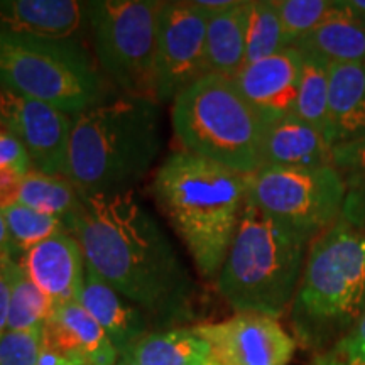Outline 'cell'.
<instances>
[{"instance_id":"obj_1","label":"cell","mask_w":365,"mask_h":365,"mask_svg":"<svg viewBox=\"0 0 365 365\" xmlns=\"http://www.w3.org/2000/svg\"><path fill=\"white\" fill-rule=\"evenodd\" d=\"M86 267L139 307L156 330L195 319L196 284L161 223L134 193L81 196L66 222Z\"/></svg>"},{"instance_id":"obj_2","label":"cell","mask_w":365,"mask_h":365,"mask_svg":"<svg viewBox=\"0 0 365 365\" xmlns=\"http://www.w3.org/2000/svg\"><path fill=\"white\" fill-rule=\"evenodd\" d=\"M159 102L125 95L73 117L68 180L81 196L129 193L163 148Z\"/></svg>"},{"instance_id":"obj_3","label":"cell","mask_w":365,"mask_h":365,"mask_svg":"<svg viewBox=\"0 0 365 365\" xmlns=\"http://www.w3.org/2000/svg\"><path fill=\"white\" fill-rule=\"evenodd\" d=\"M150 190L200 274L217 279L239 227L247 176L181 149L159 166Z\"/></svg>"},{"instance_id":"obj_4","label":"cell","mask_w":365,"mask_h":365,"mask_svg":"<svg viewBox=\"0 0 365 365\" xmlns=\"http://www.w3.org/2000/svg\"><path fill=\"white\" fill-rule=\"evenodd\" d=\"M365 313V232L344 220L309 242L289 308L296 340L323 352Z\"/></svg>"},{"instance_id":"obj_5","label":"cell","mask_w":365,"mask_h":365,"mask_svg":"<svg viewBox=\"0 0 365 365\" xmlns=\"http://www.w3.org/2000/svg\"><path fill=\"white\" fill-rule=\"evenodd\" d=\"M309 239L276 222L245 196L217 289L235 313L279 318L298 289Z\"/></svg>"},{"instance_id":"obj_6","label":"cell","mask_w":365,"mask_h":365,"mask_svg":"<svg viewBox=\"0 0 365 365\" xmlns=\"http://www.w3.org/2000/svg\"><path fill=\"white\" fill-rule=\"evenodd\" d=\"M173 129L182 150L240 175L264 166L269 122L247 102L234 78L203 75L173 100Z\"/></svg>"},{"instance_id":"obj_7","label":"cell","mask_w":365,"mask_h":365,"mask_svg":"<svg viewBox=\"0 0 365 365\" xmlns=\"http://www.w3.org/2000/svg\"><path fill=\"white\" fill-rule=\"evenodd\" d=\"M0 85L73 117L107 100V80L81 41L0 33Z\"/></svg>"},{"instance_id":"obj_8","label":"cell","mask_w":365,"mask_h":365,"mask_svg":"<svg viewBox=\"0 0 365 365\" xmlns=\"http://www.w3.org/2000/svg\"><path fill=\"white\" fill-rule=\"evenodd\" d=\"M164 2L91 0L88 29L105 75L125 95L153 98V70Z\"/></svg>"},{"instance_id":"obj_9","label":"cell","mask_w":365,"mask_h":365,"mask_svg":"<svg viewBox=\"0 0 365 365\" xmlns=\"http://www.w3.org/2000/svg\"><path fill=\"white\" fill-rule=\"evenodd\" d=\"M349 190L335 166H262L247 175V200L307 239L340 222Z\"/></svg>"},{"instance_id":"obj_10","label":"cell","mask_w":365,"mask_h":365,"mask_svg":"<svg viewBox=\"0 0 365 365\" xmlns=\"http://www.w3.org/2000/svg\"><path fill=\"white\" fill-rule=\"evenodd\" d=\"M208 16L193 2H164L153 70V98L175 100L207 73Z\"/></svg>"},{"instance_id":"obj_11","label":"cell","mask_w":365,"mask_h":365,"mask_svg":"<svg viewBox=\"0 0 365 365\" xmlns=\"http://www.w3.org/2000/svg\"><path fill=\"white\" fill-rule=\"evenodd\" d=\"M0 120L26 148L33 170L68 178L71 115L0 85Z\"/></svg>"},{"instance_id":"obj_12","label":"cell","mask_w":365,"mask_h":365,"mask_svg":"<svg viewBox=\"0 0 365 365\" xmlns=\"http://www.w3.org/2000/svg\"><path fill=\"white\" fill-rule=\"evenodd\" d=\"M210 346V359L218 365H287L296 340L276 318L254 313H235L218 323L195 325Z\"/></svg>"},{"instance_id":"obj_13","label":"cell","mask_w":365,"mask_h":365,"mask_svg":"<svg viewBox=\"0 0 365 365\" xmlns=\"http://www.w3.org/2000/svg\"><path fill=\"white\" fill-rule=\"evenodd\" d=\"M303 71V53L298 48L245 65L234 78L237 88L269 124L294 115Z\"/></svg>"},{"instance_id":"obj_14","label":"cell","mask_w":365,"mask_h":365,"mask_svg":"<svg viewBox=\"0 0 365 365\" xmlns=\"http://www.w3.org/2000/svg\"><path fill=\"white\" fill-rule=\"evenodd\" d=\"M43 349L76 365H118L103 328L78 301L56 304L43 328Z\"/></svg>"},{"instance_id":"obj_15","label":"cell","mask_w":365,"mask_h":365,"mask_svg":"<svg viewBox=\"0 0 365 365\" xmlns=\"http://www.w3.org/2000/svg\"><path fill=\"white\" fill-rule=\"evenodd\" d=\"M88 2L0 0V33L48 41H81Z\"/></svg>"},{"instance_id":"obj_16","label":"cell","mask_w":365,"mask_h":365,"mask_svg":"<svg viewBox=\"0 0 365 365\" xmlns=\"http://www.w3.org/2000/svg\"><path fill=\"white\" fill-rule=\"evenodd\" d=\"M31 281L54 301L65 304L78 301L85 286L86 261L80 242L73 234H59L41 242L21 255Z\"/></svg>"},{"instance_id":"obj_17","label":"cell","mask_w":365,"mask_h":365,"mask_svg":"<svg viewBox=\"0 0 365 365\" xmlns=\"http://www.w3.org/2000/svg\"><path fill=\"white\" fill-rule=\"evenodd\" d=\"M80 304L103 328V331L107 333L115 346L118 357L124 355L143 336L156 330L153 319L143 309L125 299L122 294H118L88 267H86Z\"/></svg>"},{"instance_id":"obj_18","label":"cell","mask_w":365,"mask_h":365,"mask_svg":"<svg viewBox=\"0 0 365 365\" xmlns=\"http://www.w3.org/2000/svg\"><path fill=\"white\" fill-rule=\"evenodd\" d=\"M328 144L365 139V63L328 65Z\"/></svg>"},{"instance_id":"obj_19","label":"cell","mask_w":365,"mask_h":365,"mask_svg":"<svg viewBox=\"0 0 365 365\" xmlns=\"http://www.w3.org/2000/svg\"><path fill=\"white\" fill-rule=\"evenodd\" d=\"M264 166H333V148L322 132L296 115H289L269 125Z\"/></svg>"},{"instance_id":"obj_20","label":"cell","mask_w":365,"mask_h":365,"mask_svg":"<svg viewBox=\"0 0 365 365\" xmlns=\"http://www.w3.org/2000/svg\"><path fill=\"white\" fill-rule=\"evenodd\" d=\"M294 48L327 63H365V19L346 6V0L333 2L322 24Z\"/></svg>"},{"instance_id":"obj_21","label":"cell","mask_w":365,"mask_h":365,"mask_svg":"<svg viewBox=\"0 0 365 365\" xmlns=\"http://www.w3.org/2000/svg\"><path fill=\"white\" fill-rule=\"evenodd\" d=\"M210 359V346L193 327L154 330L132 345L118 365H202Z\"/></svg>"},{"instance_id":"obj_22","label":"cell","mask_w":365,"mask_h":365,"mask_svg":"<svg viewBox=\"0 0 365 365\" xmlns=\"http://www.w3.org/2000/svg\"><path fill=\"white\" fill-rule=\"evenodd\" d=\"M249 0L237 2L228 11L208 17L207 73L235 78L245 66Z\"/></svg>"},{"instance_id":"obj_23","label":"cell","mask_w":365,"mask_h":365,"mask_svg":"<svg viewBox=\"0 0 365 365\" xmlns=\"http://www.w3.org/2000/svg\"><path fill=\"white\" fill-rule=\"evenodd\" d=\"M17 203L68 222L78 210L81 195L65 176H51L31 170L22 178Z\"/></svg>"},{"instance_id":"obj_24","label":"cell","mask_w":365,"mask_h":365,"mask_svg":"<svg viewBox=\"0 0 365 365\" xmlns=\"http://www.w3.org/2000/svg\"><path fill=\"white\" fill-rule=\"evenodd\" d=\"M56 304L31 281L21 262L12 279L7 331H33L44 328Z\"/></svg>"},{"instance_id":"obj_25","label":"cell","mask_w":365,"mask_h":365,"mask_svg":"<svg viewBox=\"0 0 365 365\" xmlns=\"http://www.w3.org/2000/svg\"><path fill=\"white\" fill-rule=\"evenodd\" d=\"M328 65L322 58L303 53L298 102L294 115L322 132H328ZM328 140V139H327Z\"/></svg>"},{"instance_id":"obj_26","label":"cell","mask_w":365,"mask_h":365,"mask_svg":"<svg viewBox=\"0 0 365 365\" xmlns=\"http://www.w3.org/2000/svg\"><path fill=\"white\" fill-rule=\"evenodd\" d=\"M284 48V33L274 0H249L245 65L261 61Z\"/></svg>"},{"instance_id":"obj_27","label":"cell","mask_w":365,"mask_h":365,"mask_svg":"<svg viewBox=\"0 0 365 365\" xmlns=\"http://www.w3.org/2000/svg\"><path fill=\"white\" fill-rule=\"evenodd\" d=\"M2 213L6 217L14 247L19 255H24L41 242L51 239L54 235L70 234L63 218L38 212L22 203H14L4 208Z\"/></svg>"},{"instance_id":"obj_28","label":"cell","mask_w":365,"mask_h":365,"mask_svg":"<svg viewBox=\"0 0 365 365\" xmlns=\"http://www.w3.org/2000/svg\"><path fill=\"white\" fill-rule=\"evenodd\" d=\"M335 0H274L284 33L286 48H294L322 24Z\"/></svg>"},{"instance_id":"obj_29","label":"cell","mask_w":365,"mask_h":365,"mask_svg":"<svg viewBox=\"0 0 365 365\" xmlns=\"http://www.w3.org/2000/svg\"><path fill=\"white\" fill-rule=\"evenodd\" d=\"M43 328L33 331H7L0 339V365H39Z\"/></svg>"},{"instance_id":"obj_30","label":"cell","mask_w":365,"mask_h":365,"mask_svg":"<svg viewBox=\"0 0 365 365\" xmlns=\"http://www.w3.org/2000/svg\"><path fill=\"white\" fill-rule=\"evenodd\" d=\"M365 360V313L344 339L319 352L313 365H360Z\"/></svg>"},{"instance_id":"obj_31","label":"cell","mask_w":365,"mask_h":365,"mask_svg":"<svg viewBox=\"0 0 365 365\" xmlns=\"http://www.w3.org/2000/svg\"><path fill=\"white\" fill-rule=\"evenodd\" d=\"M333 166L349 191H365V139L333 148Z\"/></svg>"},{"instance_id":"obj_32","label":"cell","mask_w":365,"mask_h":365,"mask_svg":"<svg viewBox=\"0 0 365 365\" xmlns=\"http://www.w3.org/2000/svg\"><path fill=\"white\" fill-rule=\"evenodd\" d=\"M31 170L33 163L21 140L7 129L0 130V171H16L26 176Z\"/></svg>"},{"instance_id":"obj_33","label":"cell","mask_w":365,"mask_h":365,"mask_svg":"<svg viewBox=\"0 0 365 365\" xmlns=\"http://www.w3.org/2000/svg\"><path fill=\"white\" fill-rule=\"evenodd\" d=\"M17 262H19V257H14V255H0V339L7 333L12 279Z\"/></svg>"},{"instance_id":"obj_34","label":"cell","mask_w":365,"mask_h":365,"mask_svg":"<svg viewBox=\"0 0 365 365\" xmlns=\"http://www.w3.org/2000/svg\"><path fill=\"white\" fill-rule=\"evenodd\" d=\"M350 225L360 228H365V191H349L345 198L344 212H341V218Z\"/></svg>"},{"instance_id":"obj_35","label":"cell","mask_w":365,"mask_h":365,"mask_svg":"<svg viewBox=\"0 0 365 365\" xmlns=\"http://www.w3.org/2000/svg\"><path fill=\"white\" fill-rule=\"evenodd\" d=\"M22 178L24 175L16 171H0V210L17 203Z\"/></svg>"},{"instance_id":"obj_36","label":"cell","mask_w":365,"mask_h":365,"mask_svg":"<svg viewBox=\"0 0 365 365\" xmlns=\"http://www.w3.org/2000/svg\"><path fill=\"white\" fill-rule=\"evenodd\" d=\"M191 2L208 17H212L232 9L239 0H191Z\"/></svg>"},{"instance_id":"obj_37","label":"cell","mask_w":365,"mask_h":365,"mask_svg":"<svg viewBox=\"0 0 365 365\" xmlns=\"http://www.w3.org/2000/svg\"><path fill=\"white\" fill-rule=\"evenodd\" d=\"M0 255H14V257L21 259V255L17 254V250L12 244L11 234H9V227L2 210H0Z\"/></svg>"},{"instance_id":"obj_38","label":"cell","mask_w":365,"mask_h":365,"mask_svg":"<svg viewBox=\"0 0 365 365\" xmlns=\"http://www.w3.org/2000/svg\"><path fill=\"white\" fill-rule=\"evenodd\" d=\"M346 6L352 9L359 17L365 19V0H346Z\"/></svg>"},{"instance_id":"obj_39","label":"cell","mask_w":365,"mask_h":365,"mask_svg":"<svg viewBox=\"0 0 365 365\" xmlns=\"http://www.w3.org/2000/svg\"><path fill=\"white\" fill-rule=\"evenodd\" d=\"M202 365H218V364H217V362H215V360H213V359H208V360H207V362H203Z\"/></svg>"},{"instance_id":"obj_40","label":"cell","mask_w":365,"mask_h":365,"mask_svg":"<svg viewBox=\"0 0 365 365\" xmlns=\"http://www.w3.org/2000/svg\"><path fill=\"white\" fill-rule=\"evenodd\" d=\"M58 365H76V364H71V362H66V360H61Z\"/></svg>"},{"instance_id":"obj_41","label":"cell","mask_w":365,"mask_h":365,"mask_svg":"<svg viewBox=\"0 0 365 365\" xmlns=\"http://www.w3.org/2000/svg\"><path fill=\"white\" fill-rule=\"evenodd\" d=\"M4 129V125H2V120H0V130H2Z\"/></svg>"},{"instance_id":"obj_42","label":"cell","mask_w":365,"mask_h":365,"mask_svg":"<svg viewBox=\"0 0 365 365\" xmlns=\"http://www.w3.org/2000/svg\"><path fill=\"white\" fill-rule=\"evenodd\" d=\"M360 365H365V360H364V362H362V364H360Z\"/></svg>"}]
</instances>
